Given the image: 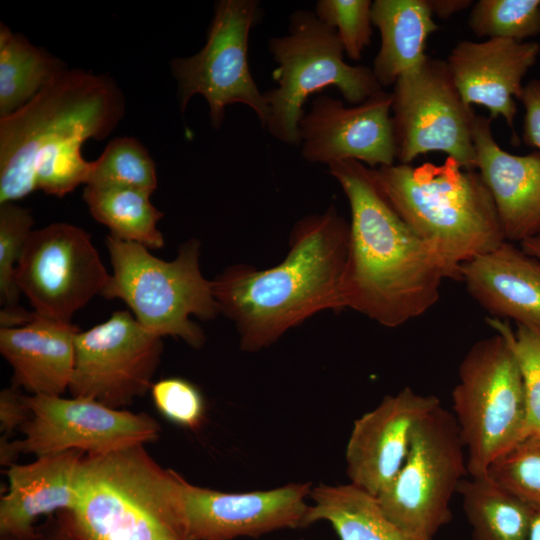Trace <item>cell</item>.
<instances>
[{"instance_id":"obj_1","label":"cell","mask_w":540,"mask_h":540,"mask_svg":"<svg viewBox=\"0 0 540 540\" xmlns=\"http://www.w3.org/2000/svg\"><path fill=\"white\" fill-rule=\"evenodd\" d=\"M124 114V95L112 77L64 68L24 106L0 117V204L37 190L63 197L86 184L92 162L82 145L107 137Z\"/></svg>"},{"instance_id":"obj_2","label":"cell","mask_w":540,"mask_h":540,"mask_svg":"<svg viewBox=\"0 0 540 540\" xmlns=\"http://www.w3.org/2000/svg\"><path fill=\"white\" fill-rule=\"evenodd\" d=\"M328 168L351 211L342 309L389 328L421 316L437 303L443 280L450 279L443 260L398 215L369 167L343 160Z\"/></svg>"},{"instance_id":"obj_3","label":"cell","mask_w":540,"mask_h":540,"mask_svg":"<svg viewBox=\"0 0 540 540\" xmlns=\"http://www.w3.org/2000/svg\"><path fill=\"white\" fill-rule=\"evenodd\" d=\"M350 223L332 204L298 220L278 265L224 269L212 281L219 313L234 322L240 348L256 352L323 310H342L340 284Z\"/></svg>"},{"instance_id":"obj_4","label":"cell","mask_w":540,"mask_h":540,"mask_svg":"<svg viewBox=\"0 0 540 540\" xmlns=\"http://www.w3.org/2000/svg\"><path fill=\"white\" fill-rule=\"evenodd\" d=\"M370 173L403 221L441 257L450 279L461 280L462 264L505 241L479 172L455 159L398 163L370 168Z\"/></svg>"},{"instance_id":"obj_5","label":"cell","mask_w":540,"mask_h":540,"mask_svg":"<svg viewBox=\"0 0 540 540\" xmlns=\"http://www.w3.org/2000/svg\"><path fill=\"white\" fill-rule=\"evenodd\" d=\"M178 476L144 445L85 454L75 503L62 513L79 540H186L177 513Z\"/></svg>"},{"instance_id":"obj_6","label":"cell","mask_w":540,"mask_h":540,"mask_svg":"<svg viewBox=\"0 0 540 540\" xmlns=\"http://www.w3.org/2000/svg\"><path fill=\"white\" fill-rule=\"evenodd\" d=\"M112 273L102 292L106 299L122 300L135 319L160 336L179 338L194 349L205 334L191 317L209 320L219 313L212 281L200 270V242L192 238L179 246L175 259L166 261L148 248L117 239H105Z\"/></svg>"},{"instance_id":"obj_7","label":"cell","mask_w":540,"mask_h":540,"mask_svg":"<svg viewBox=\"0 0 540 540\" xmlns=\"http://www.w3.org/2000/svg\"><path fill=\"white\" fill-rule=\"evenodd\" d=\"M268 50L277 64L272 73L277 86L263 92L268 107L264 129L282 143L300 145L298 125L311 94L335 86L346 101L358 105L384 90L372 68L344 61L337 32L314 11L292 12L287 34L271 37Z\"/></svg>"},{"instance_id":"obj_8","label":"cell","mask_w":540,"mask_h":540,"mask_svg":"<svg viewBox=\"0 0 540 540\" xmlns=\"http://www.w3.org/2000/svg\"><path fill=\"white\" fill-rule=\"evenodd\" d=\"M452 409L470 476L485 475L498 457L525 437L521 372L502 335L479 340L466 353L452 391Z\"/></svg>"},{"instance_id":"obj_9","label":"cell","mask_w":540,"mask_h":540,"mask_svg":"<svg viewBox=\"0 0 540 540\" xmlns=\"http://www.w3.org/2000/svg\"><path fill=\"white\" fill-rule=\"evenodd\" d=\"M457 422L439 405L415 428L408 455L390 485L377 496L402 530L432 540L451 521L450 502L468 472Z\"/></svg>"},{"instance_id":"obj_10","label":"cell","mask_w":540,"mask_h":540,"mask_svg":"<svg viewBox=\"0 0 540 540\" xmlns=\"http://www.w3.org/2000/svg\"><path fill=\"white\" fill-rule=\"evenodd\" d=\"M256 0H220L214 5L206 42L196 54L171 60L179 107L185 111L194 95L209 106L210 122L219 130L228 105L248 106L265 128L268 107L249 69L248 40L259 19Z\"/></svg>"},{"instance_id":"obj_11","label":"cell","mask_w":540,"mask_h":540,"mask_svg":"<svg viewBox=\"0 0 540 540\" xmlns=\"http://www.w3.org/2000/svg\"><path fill=\"white\" fill-rule=\"evenodd\" d=\"M391 115L399 164L443 152L469 170L476 168V114L460 96L445 60L426 56L394 83Z\"/></svg>"},{"instance_id":"obj_12","label":"cell","mask_w":540,"mask_h":540,"mask_svg":"<svg viewBox=\"0 0 540 540\" xmlns=\"http://www.w3.org/2000/svg\"><path fill=\"white\" fill-rule=\"evenodd\" d=\"M109 276L90 234L65 222L33 229L16 268L18 289L33 311L63 324L102 294Z\"/></svg>"},{"instance_id":"obj_13","label":"cell","mask_w":540,"mask_h":540,"mask_svg":"<svg viewBox=\"0 0 540 540\" xmlns=\"http://www.w3.org/2000/svg\"><path fill=\"white\" fill-rule=\"evenodd\" d=\"M162 339L128 310L115 311L108 320L78 331L68 391L72 397L125 409L151 389L163 353Z\"/></svg>"},{"instance_id":"obj_14","label":"cell","mask_w":540,"mask_h":540,"mask_svg":"<svg viewBox=\"0 0 540 540\" xmlns=\"http://www.w3.org/2000/svg\"><path fill=\"white\" fill-rule=\"evenodd\" d=\"M26 402L31 415L20 428L22 454L40 457L70 450L106 454L156 441L161 431L146 413L114 409L90 399L26 395Z\"/></svg>"},{"instance_id":"obj_15","label":"cell","mask_w":540,"mask_h":540,"mask_svg":"<svg viewBox=\"0 0 540 540\" xmlns=\"http://www.w3.org/2000/svg\"><path fill=\"white\" fill-rule=\"evenodd\" d=\"M310 482L269 490L223 492L194 485L180 474L177 513L186 540H234L304 528Z\"/></svg>"},{"instance_id":"obj_16","label":"cell","mask_w":540,"mask_h":540,"mask_svg":"<svg viewBox=\"0 0 540 540\" xmlns=\"http://www.w3.org/2000/svg\"><path fill=\"white\" fill-rule=\"evenodd\" d=\"M391 104L384 90L355 106L327 95L314 98L298 125L302 158L326 165L356 160L372 169L395 164Z\"/></svg>"},{"instance_id":"obj_17","label":"cell","mask_w":540,"mask_h":540,"mask_svg":"<svg viewBox=\"0 0 540 540\" xmlns=\"http://www.w3.org/2000/svg\"><path fill=\"white\" fill-rule=\"evenodd\" d=\"M441 401L405 387L354 421L345 450L350 483L379 496L408 455L417 425Z\"/></svg>"},{"instance_id":"obj_18","label":"cell","mask_w":540,"mask_h":540,"mask_svg":"<svg viewBox=\"0 0 540 540\" xmlns=\"http://www.w3.org/2000/svg\"><path fill=\"white\" fill-rule=\"evenodd\" d=\"M539 54L540 44L535 41L463 40L452 48L446 63L465 104L485 107L491 120L502 117L513 130L515 99L520 100L523 78Z\"/></svg>"},{"instance_id":"obj_19","label":"cell","mask_w":540,"mask_h":540,"mask_svg":"<svg viewBox=\"0 0 540 540\" xmlns=\"http://www.w3.org/2000/svg\"><path fill=\"white\" fill-rule=\"evenodd\" d=\"M491 119L476 115V168L494 201L505 241L523 242L540 233V151L515 155L492 134Z\"/></svg>"},{"instance_id":"obj_20","label":"cell","mask_w":540,"mask_h":540,"mask_svg":"<svg viewBox=\"0 0 540 540\" xmlns=\"http://www.w3.org/2000/svg\"><path fill=\"white\" fill-rule=\"evenodd\" d=\"M84 457L70 450L10 466L8 491L0 500V535L35 540L40 517L71 510Z\"/></svg>"},{"instance_id":"obj_21","label":"cell","mask_w":540,"mask_h":540,"mask_svg":"<svg viewBox=\"0 0 540 540\" xmlns=\"http://www.w3.org/2000/svg\"><path fill=\"white\" fill-rule=\"evenodd\" d=\"M470 296L495 318L540 335V260L504 241L460 268Z\"/></svg>"},{"instance_id":"obj_22","label":"cell","mask_w":540,"mask_h":540,"mask_svg":"<svg viewBox=\"0 0 540 540\" xmlns=\"http://www.w3.org/2000/svg\"><path fill=\"white\" fill-rule=\"evenodd\" d=\"M79 329L36 314L30 323L0 328V352L10 364L12 385L29 395L61 396L68 390Z\"/></svg>"},{"instance_id":"obj_23","label":"cell","mask_w":540,"mask_h":540,"mask_svg":"<svg viewBox=\"0 0 540 540\" xmlns=\"http://www.w3.org/2000/svg\"><path fill=\"white\" fill-rule=\"evenodd\" d=\"M371 20L381 39L372 71L384 88L426 58L427 38L438 25L428 0H375Z\"/></svg>"},{"instance_id":"obj_24","label":"cell","mask_w":540,"mask_h":540,"mask_svg":"<svg viewBox=\"0 0 540 540\" xmlns=\"http://www.w3.org/2000/svg\"><path fill=\"white\" fill-rule=\"evenodd\" d=\"M304 527L328 522L339 540H420L383 512L376 496L352 484L312 487Z\"/></svg>"},{"instance_id":"obj_25","label":"cell","mask_w":540,"mask_h":540,"mask_svg":"<svg viewBox=\"0 0 540 540\" xmlns=\"http://www.w3.org/2000/svg\"><path fill=\"white\" fill-rule=\"evenodd\" d=\"M457 493L473 540H527L535 510L487 474L463 479Z\"/></svg>"},{"instance_id":"obj_26","label":"cell","mask_w":540,"mask_h":540,"mask_svg":"<svg viewBox=\"0 0 540 540\" xmlns=\"http://www.w3.org/2000/svg\"><path fill=\"white\" fill-rule=\"evenodd\" d=\"M151 194L127 187L85 185L83 200L91 216L110 229V235L148 249L165 245L158 229L164 216L150 201Z\"/></svg>"},{"instance_id":"obj_27","label":"cell","mask_w":540,"mask_h":540,"mask_svg":"<svg viewBox=\"0 0 540 540\" xmlns=\"http://www.w3.org/2000/svg\"><path fill=\"white\" fill-rule=\"evenodd\" d=\"M64 68L60 59L1 23L0 117L24 106Z\"/></svg>"},{"instance_id":"obj_28","label":"cell","mask_w":540,"mask_h":540,"mask_svg":"<svg viewBox=\"0 0 540 540\" xmlns=\"http://www.w3.org/2000/svg\"><path fill=\"white\" fill-rule=\"evenodd\" d=\"M156 166L147 149L133 137L112 139L92 161L85 185L119 186L152 193L157 189Z\"/></svg>"},{"instance_id":"obj_29","label":"cell","mask_w":540,"mask_h":540,"mask_svg":"<svg viewBox=\"0 0 540 540\" xmlns=\"http://www.w3.org/2000/svg\"><path fill=\"white\" fill-rule=\"evenodd\" d=\"M468 26L478 37L524 41L540 34V0H479Z\"/></svg>"},{"instance_id":"obj_30","label":"cell","mask_w":540,"mask_h":540,"mask_svg":"<svg viewBox=\"0 0 540 540\" xmlns=\"http://www.w3.org/2000/svg\"><path fill=\"white\" fill-rule=\"evenodd\" d=\"M540 511V435H528L498 457L486 473Z\"/></svg>"},{"instance_id":"obj_31","label":"cell","mask_w":540,"mask_h":540,"mask_svg":"<svg viewBox=\"0 0 540 540\" xmlns=\"http://www.w3.org/2000/svg\"><path fill=\"white\" fill-rule=\"evenodd\" d=\"M487 323L502 335L510 345L522 377L525 399V437L540 435V335L517 325L515 332L498 318H488Z\"/></svg>"},{"instance_id":"obj_32","label":"cell","mask_w":540,"mask_h":540,"mask_svg":"<svg viewBox=\"0 0 540 540\" xmlns=\"http://www.w3.org/2000/svg\"><path fill=\"white\" fill-rule=\"evenodd\" d=\"M31 211L16 203L0 204V300L3 306L18 305L21 294L16 268L33 231Z\"/></svg>"},{"instance_id":"obj_33","label":"cell","mask_w":540,"mask_h":540,"mask_svg":"<svg viewBox=\"0 0 540 540\" xmlns=\"http://www.w3.org/2000/svg\"><path fill=\"white\" fill-rule=\"evenodd\" d=\"M371 7L370 0H319L314 13L337 32L344 53L356 61L371 43Z\"/></svg>"},{"instance_id":"obj_34","label":"cell","mask_w":540,"mask_h":540,"mask_svg":"<svg viewBox=\"0 0 540 540\" xmlns=\"http://www.w3.org/2000/svg\"><path fill=\"white\" fill-rule=\"evenodd\" d=\"M150 391L156 409L168 421L190 430L202 425L205 400L190 381L179 377L164 378L153 383Z\"/></svg>"},{"instance_id":"obj_35","label":"cell","mask_w":540,"mask_h":540,"mask_svg":"<svg viewBox=\"0 0 540 540\" xmlns=\"http://www.w3.org/2000/svg\"><path fill=\"white\" fill-rule=\"evenodd\" d=\"M31 415L26 395L13 385L0 392V431L2 436L10 437L21 428Z\"/></svg>"},{"instance_id":"obj_36","label":"cell","mask_w":540,"mask_h":540,"mask_svg":"<svg viewBox=\"0 0 540 540\" xmlns=\"http://www.w3.org/2000/svg\"><path fill=\"white\" fill-rule=\"evenodd\" d=\"M520 101L525 109L523 139L527 145L540 149V80L524 85Z\"/></svg>"},{"instance_id":"obj_37","label":"cell","mask_w":540,"mask_h":540,"mask_svg":"<svg viewBox=\"0 0 540 540\" xmlns=\"http://www.w3.org/2000/svg\"><path fill=\"white\" fill-rule=\"evenodd\" d=\"M35 540H79L64 514L59 512L49 517L48 521L38 528Z\"/></svg>"},{"instance_id":"obj_38","label":"cell","mask_w":540,"mask_h":540,"mask_svg":"<svg viewBox=\"0 0 540 540\" xmlns=\"http://www.w3.org/2000/svg\"><path fill=\"white\" fill-rule=\"evenodd\" d=\"M36 317L34 311H29L18 305L4 306L0 311V328H15L24 326Z\"/></svg>"},{"instance_id":"obj_39","label":"cell","mask_w":540,"mask_h":540,"mask_svg":"<svg viewBox=\"0 0 540 540\" xmlns=\"http://www.w3.org/2000/svg\"><path fill=\"white\" fill-rule=\"evenodd\" d=\"M428 3L433 15L441 20H448L473 4L471 0H428Z\"/></svg>"},{"instance_id":"obj_40","label":"cell","mask_w":540,"mask_h":540,"mask_svg":"<svg viewBox=\"0 0 540 540\" xmlns=\"http://www.w3.org/2000/svg\"><path fill=\"white\" fill-rule=\"evenodd\" d=\"M22 454L18 440H10L9 437L1 436L0 439V464L8 468L16 464L19 455Z\"/></svg>"},{"instance_id":"obj_41","label":"cell","mask_w":540,"mask_h":540,"mask_svg":"<svg viewBox=\"0 0 540 540\" xmlns=\"http://www.w3.org/2000/svg\"><path fill=\"white\" fill-rule=\"evenodd\" d=\"M521 248L527 254L540 260V233L521 242Z\"/></svg>"},{"instance_id":"obj_42","label":"cell","mask_w":540,"mask_h":540,"mask_svg":"<svg viewBox=\"0 0 540 540\" xmlns=\"http://www.w3.org/2000/svg\"><path fill=\"white\" fill-rule=\"evenodd\" d=\"M527 540H540V511L535 510Z\"/></svg>"},{"instance_id":"obj_43","label":"cell","mask_w":540,"mask_h":540,"mask_svg":"<svg viewBox=\"0 0 540 540\" xmlns=\"http://www.w3.org/2000/svg\"><path fill=\"white\" fill-rule=\"evenodd\" d=\"M0 540H26V539H20L13 536L0 535Z\"/></svg>"},{"instance_id":"obj_44","label":"cell","mask_w":540,"mask_h":540,"mask_svg":"<svg viewBox=\"0 0 540 540\" xmlns=\"http://www.w3.org/2000/svg\"><path fill=\"white\" fill-rule=\"evenodd\" d=\"M300 540H302V539H300Z\"/></svg>"}]
</instances>
